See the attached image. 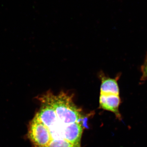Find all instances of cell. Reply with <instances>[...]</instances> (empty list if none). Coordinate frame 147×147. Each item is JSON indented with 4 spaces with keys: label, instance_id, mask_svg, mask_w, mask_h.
Instances as JSON below:
<instances>
[{
    "label": "cell",
    "instance_id": "1",
    "mask_svg": "<svg viewBox=\"0 0 147 147\" xmlns=\"http://www.w3.org/2000/svg\"><path fill=\"white\" fill-rule=\"evenodd\" d=\"M38 99L40 106L35 115L49 129L51 141L65 140L80 144L84 127L83 123H75L69 125L63 123L58 120L54 108L43 96H40Z\"/></svg>",
    "mask_w": 147,
    "mask_h": 147
},
{
    "label": "cell",
    "instance_id": "2",
    "mask_svg": "<svg viewBox=\"0 0 147 147\" xmlns=\"http://www.w3.org/2000/svg\"><path fill=\"white\" fill-rule=\"evenodd\" d=\"M42 95L52 105L58 120L63 123L69 125L85 121L82 110L74 104L71 95L63 91L55 94L49 91Z\"/></svg>",
    "mask_w": 147,
    "mask_h": 147
},
{
    "label": "cell",
    "instance_id": "3",
    "mask_svg": "<svg viewBox=\"0 0 147 147\" xmlns=\"http://www.w3.org/2000/svg\"><path fill=\"white\" fill-rule=\"evenodd\" d=\"M120 75L115 78H110L101 74V86L99 96V107L115 114L119 120L121 116L119 108L121 103L119 88L118 81Z\"/></svg>",
    "mask_w": 147,
    "mask_h": 147
},
{
    "label": "cell",
    "instance_id": "4",
    "mask_svg": "<svg viewBox=\"0 0 147 147\" xmlns=\"http://www.w3.org/2000/svg\"><path fill=\"white\" fill-rule=\"evenodd\" d=\"M28 137L36 147H47L51 141L49 129L36 115L30 123Z\"/></svg>",
    "mask_w": 147,
    "mask_h": 147
},
{
    "label": "cell",
    "instance_id": "5",
    "mask_svg": "<svg viewBox=\"0 0 147 147\" xmlns=\"http://www.w3.org/2000/svg\"><path fill=\"white\" fill-rule=\"evenodd\" d=\"M47 147H81V146L61 140L51 141Z\"/></svg>",
    "mask_w": 147,
    "mask_h": 147
},
{
    "label": "cell",
    "instance_id": "6",
    "mask_svg": "<svg viewBox=\"0 0 147 147\" xmlns=\"http://www.w3.org/2000/svg\"><path fill=\"white\" fill-rule=\"evenodd\" d=\"M141 68L142 76L140 80L141 82H145L147 81V53L144 63L141 66Z\"/></svg>",
    "mask_w": 147,
    "mask_h": 147
}]
</instances>
